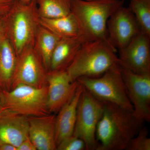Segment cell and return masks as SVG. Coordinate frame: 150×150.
I'll use <instances>...</instances> for the list:
<instances>
[{
    "label": "cell",
    "mask_w": 150,
    "mask_h": 150,
    "mask_svg": "<svg viewBox=\"0 0 150 150\" xmlns=\"http://www.w3.org/2000/svg\"><path fill=\"white\" fill-rule=\"evenodd\" d=\"M46 82L48 110L51 113H57L74 94L79 82L71 81L66 70L48 71Z\"/></svg>",
    "instance_id": "12"
},
{
    "label": "cell",
    "mask_w": 150,
    "mask_h": 150,
    "mask_svg": "<svg viewBox=\"0 0 150 150\" xmlns=\"http://www.w3.org/2000/svg\"><path fill=\"white\" fill-rule=\"evenodd\" d=\"M0 150H17V147L10 144H3L0 145Z\"/></svg>",
    "instance_id": "27"
},
{
    "label": "cell",
    "mask_w": 150,
    "mask_h": 150,
    "mask_svg": "<svg viewBox=\"0 0 150 150\" xmlns=\"http://www.w3.org/2000/svg\"><path fill=\"white\" fill-rule=\"evenodd\" d=\"M47 85L40 88L20 84L8 91H3L4 109H7L27 117L51 114L47 107Z\"/></svg>",
    "instance_id": "6"
},
{
    "label": "cell",
    "mask_w": 150,
    "mask_h": 150,
    "mask_svg": "<svg viewBox=\"0 0 150 150\" xmlns=\"http://www.w3.org/2000/svg\"><path fill=\"white\" fill-rule=\"evenodd\" d=\"M40 18H57L71 13V0H35Z\"/></svg>",
    "instance_id": "20"
},
{
    "label": "cell",
    "mask_w": 150,
    "mask_h": 150,
    "mask_svg": "<svg viewBox=\"0 0 150 150\" xmlns=\"http://www.w3.org/2000/svg\"><path fill=\"white\" fill-rule=\"evenodd\" d=\"M121 64L136 74H150V36L142 31L119 50Z\"/></svg>",
    "instance_id": "11"
},
{
    "label": "cell",
    "mask_w": 150,
    "mask_h": 150,
    "mask_svg": "<svg viewBox=\"0 0 150 150\" xmlns=\"http://www.w3.org/2000/svg\"><path fill=\"white\" fill-rule=\"evenodd\" d=\"M56 150H86V148L83 140L73 135L63 140L57 146Z\"/></svg>",
    "instance_id": "23"
},
{
    "label": "cell",
    "mask_w": 150,
    "mask_h": 150,
    "mask_svg": "<svg viewBox=\"0 0 150 150\" xmlns=\"http://www.w3.org/2000/svg\"><path fill=\"white\" fill-rule=\"evenodd\" d=\"M100 101L83 87L77 108L76 118L73 135L85 143L86 150H96V133L104 108Z\"/></svg>",
    "instance_id": "7"
},
{
    "label": "cell",
    "mask_w": 150,
    "mask_h": 150,
    "mask_svg": "<svg viewBox=\"0 0 150 150\" xmlns=\"http://www.w3.org/2000/svg\"><path fill=\"white\" fill-rule=\"evenodd\" d=\"M129 8L137 18L141 31L150 36V0H131Z\"/></svg>",
    "instance_id": "21"
},
{
    "label": "cell",
    "mask_w": 150,
    "mask_h": 150,
    "mask_svg": "<svg viewBox=\"0 0 150 150\" xmlns=\"http://www.w3.org/2000/svg\"><path fill=\"white\" fill-rule=\"evenodd\" d=\"M61 38L42 25L38 28L33 46L47 71L50 69L53 52Z\"/></svg>",
    "instance_id": "19"
},
{
    "label": "cell",
    "mask_w": 150,
    "mask_h": 150,
    "mask_svg": "<svg viewBox=\"0 0 150 150\" xmlns=\"http://www.w3.org/2000/svg\"><path fill=\"white\" fill-rule=\"evenodd\" d=\"M47 72L33 46H29L17 56L11 89L20 84L37 88L46 85Z\"/></svg>",
    "instance_id": "9"
},
{
    "label": "cell",
    "mask_w": 150,
    "mask_h": 150,
    "mask_svg": "<svg viewBox=\"0 0 150 150\" xmlns=\"http://www.w3.org/2000/svg\"><path fill=\"white\" fill-rule=\"evenodd\" d=\"M17 56L7 35L0 39V88H11Z\"/></svg>",
    "instance_id": "17"
},
{
    "label": "cell",
    "mask_w": 150,
    "mask_h": 150,
    "mask_svg": "<svg viewBox=\"0 0 150 150\" xmlns=\"http://www.w3.org/2000/svg\"><path fill=\"white\" fill-rule=\"evenodd\" d=\"M145 126L140 128L138 134L131 140L127 150H150V139Z\"/></svg>",
    "instance_id": "22"
},
{
    "label": "cell",
    "mask_w": 150,
    "mask_h": 150,
    "mask_svg": "<svg viewBox=\"0 0 150 150\" xmlns=\"http://www.w3.org/2000/svg\"><path fill=\"white\" fill-rule=\"evenodd\" d=\"M2 90L0 88V111H1V110H2L3 109H4V108H3L2 102Z\"/></svg>",
    "instance_id": "28"
},
{
    "label": "cell",
    "mask_w": 150,
    "mask_h": 150,
    "mask_svg": "<svg viewBox=\"0 0 150 150\" xmlns=\"http://www.w3.org/2000/svg\"><path fill=\"white\" fill-rule=\"evenodd\" d=\"M142 127L133 112L104 102L103 112L96 127V150L127 149Z\"/></svg>",
    "instance_id": "1"
},
{
    "label": "cell",
    "mask_w": 150,
    "mask_h": 150,
    "mask_svg": "<svg viewBox=\"0 0 150 150\" xmlns=\"http://www.w3.org/2000/svg\"><path fill=\"white\" fill-rule=\"evenodd\" d=\"M123 4V0H71V12L87 40H109L108 21Z\"/></svg>",
    "instance_id": "3"
},
{
    "label": "cell",
    "mask_w": 150,
    "mask_h": 150,
    "mask_svg": "<svg viewBox=\"0 0 150 150\" xmlns=\"http://www.w3.org/2000/svg\"><path fill=\"white\" fill-rule=\"evenodd\" d=\"M76 81L97 99L111 103L133 112L134 108L121 74L119 62L100 76L82 77Z\"/></svg>",
    "instance_id": "5"
},
{
    "label": "cell",
    "mask_w": 150,
    "mask_h": 150,
    "mask_svg": "<svg viewBox=\"0 0 150 150\" xmlns=\"http://www.w3.org/2000/svg\"><path fill=\"white\" fill-rule=\"evenodd\" d=\"M28 117L7 109L0 111V145L18 146L28 138Z\"/></svg>",
    "instance_id": "13"
},
{
    "label": "cell",
    "mask_w": 150,
    "mask_h": 150,
    "mask_svg": "<svg viewBox=\"0 0 150 150\" xmlns=\"http://www.w3.org/2000/svg\"><path fill=\"white\" fill-rule=\"evenodd\" d=\"M36 148L29 138L21 142L17 147V150H36Z\"/></svg>",
    "instance_id": "25"
},
{
    "label": "cell",
    "mask_w": 150,
    "mask_h": 150,
    "mask_svg": "<svg viewBox=\"0 0 150 150\" xmlns=\"http://www.w3.org/2000/svg\"><path fill=\"white\" fill-rule=\"evenodd\" d=\"M40 25L45 27L61 38L77 37L83 35L77 21L71 13L67 16L57 18H39Z\"/></svg>",
    "instance_id": "18"
},
{
    "label": "cell",
    "mask_w": 150,
    "mask_h": 150,
    "mask_svg": "<svg viewBox=\"0 0 150 150\" xmlns=\"http://www.w3.org/2000/svg\"><path fill=\"white\" fill-rule=\"evenodd\" d=\"M117 51L108 40L86 41L66 71L72 81L82 77H98L119 62Z\"/></svg>",
    "instance_id": "2"
},
{
    "label": "cell",
    "mask_w": 150,
    "mask_h": 150,
    "mask_svg": "<svg viewBox=\"0 0 150 150\" xmlns=\"http://www.w3.org/2000/svg\"><path fill=\"white\" fill-rule=\"evenodd\" d=\"M54 113L28 117V138L38 150H56Z\"/></svg>",
    "instance_id": "14"
},
{
    "label": "cell",
    "mask_w": 150,
    "mask_h": 150,
    "mask_svg": "<svg viewBox=\"0 0 150 150\" xmlns=\"http://www.w3.org/2000/svg\"><path fill=\"white\" fill-rule=\"evenodd\" d=\"M22 2L25 3V4H28L32 0H19Z\"/></svg>",
    "instance_id": "29"
},
{
    "label": "cell",
    "mask_w": 150,
    "mask_h": 150,
    "mask_svg": "<svg viewBox=\"0 0 150 150\" xmlns=\"http://www.w3.org/2000/svg\"><path fill=\"white\" fill-rule=\"evenodd\" d=\"M87 1H89V0H87Z\"/></svg>",
    "instance_id": "30"
},
{
    "label": "cell",
    "mask_w": 150,
    "mask_h": 150,
    "mask_svg": "<svg viewBox=\"0 0 150 150\" xmlns=\"http://www.w3.org/2000/svg\"><path fill=\"white\" fill-rule=\"evenodd\" d=\"M87 41L88 40L82 35L77 37L61 38L52 54L49 71L66 70L72 62L82 45Z\"/></svg>",
    "instance_id": "16"
},
{
    "label": "cell",
    "mask_w": 150,
    "mask_h": 150,
    "mask_svg": "<svg viewBox=\"0 0 150 150\" xmlns=\"http://www.w3.org/2000/svg\"><path fill=\"white\" fill-rule=\"evenodd\" d=\"M108 40L116 49L125 48L141 31L135 15L123 6L111 15L107 23Z\"/></svg>",
    "instance_id": "10"
},
{
    "label": "cell",
    "mask_w": 150,
    "mask_h": 150,
    "mask_svg": "<svg viewBox=\"0 0 150 150\" xmlns=\"http://www.w3.org/2000/svg\"><path fill=\"white\" fill-rule=\"evenodd\" d=\"M15 0H0V16L7 14L13 6Z\"/></svg>",
    "instance_id": "24"
},
{
    "label": "cell",
    "mask_w": 150,
    "mask_h": 150,
    "mask_svg": "<svg viewBox=\"0 0 150 150\" xmlns=\"http://www.w3.org/2000/svg\"><path fill=\"white\" fill-rule=\"evenodd\" d=\"M35 0L28 4L15 0L10 11L5 16L6 35L17 56L25 48L33 46L40 26Z\"/></svg>",
    "instance_id": "4"
},
{
    "label": "cell",
    "mask_w": 150,
    "mask_h": 150,
    "mask_svg": "<svg viewBox=\"0 0 150 150\" xmlns=\"http://www.w3.org/2000/svg\"><path fill=\"white\" fill-rule=\"evenodd\" d=\"M6 35L5 16H0V39Z\"/></svg>",
    "instance_id": "26"
},
{
    "label": "cell",
    "mask_w": 150,
    "mask_h": 150,
    "mask_svg": "<svg viewBox=\"0 0 150 150\" xmlns=\"http://www.w3.org/2000/svg\"><path fill=\"white\" fill-rule=\"evenodd\" d=\"M83 89V86L79 83L74 94L57 113L55 120L56 148L63 140L73 135L78 103Z\"/></svg>",
    "instance_id": "15"
},
{
    "label": "cell",
    "mask_w": 150,
    "mask_h": 150,
    "mask_svg": "<svg viewBox=\"0 0 150 150\" xmlns=\"http://www.w3.org/2000/svg\"><path fill=\"white\" fill-rule=\"evenodd\" d=\"M119 65L134 108L133 114L142 126L144 122L150 121V74H136L120 62Z\"/></svg>",
    "instance_id": "8"
}]
</instances>
